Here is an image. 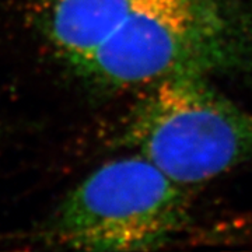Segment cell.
I'll return each instance as SVG.
<instances>
[{
  "mask_svg": "<svg viewBox=\"0 0 252 252\" xmlns=\"http://www.w3.org/2000/svg\"><path fill=\"white\" fill-rule=\"evenodd\" d=\"M80 73L115 93L175 74L252 87V0H133Z\"/></svg>",
  "mask_w": 252,
  "mask_h": 252,
  "instance_id": "cell-1",
  "label": "cell"
},
{
  "mask_svg": "<svg viewBox=\"0 0 252 252\" xmlns=\"http://www.w3.org/2000/svg\"><path fill=\"white\" fill-rule=\"evenodd\" d=\"M124 143L170 180L193 189L252 164V112L200 74L142 89Z\"/></svg>",
  "mask_w": 252,
  "mask_h": 252,
  "instance_id": "cell-2",
  "label": "cell"
},
{
  "mask_svg": "<svg viewBox=\"0 0 252 252\" xmlns=\"http://www.w3.org/2000/svg\"><path fill=\"white\" fill-rule=\"evenodd\" d=\"M192 189L139 153L104 162L67 193L45 241L80 251H156L188 243L195 230Z\"/></svg>",
  "mask_w": 252,
  "mask_h": 252,
  "instance_id": "cell-3",
  "label": "cell"
},
{
  "mask_svg": "<svg viewBox=\"0 0 252 252\" xmlns=\"http://www.w3.org/2000/svg\"><path fill=\"white\" fill-rule=\"evenodd\" d=\"M132 1L48 0L41 27L58 55L80 72L122 23Z\"/></svg>",
  "mask_w": 252,
  "mask_h": 252,
  "instance_id": "cell-4",
  "label": "cell"
},
{
  "mask_svg": "<svg viewBox=\"0 0 252 252\" xmlns=\"http://www.w3.org/2000/svg\"><path fill=\"white\" fill-rule=\"evenodd\" d=\"M235 233L241 243L252 244V210L237 216Z\"/></svg>",
  "mask_w": 252,
  "mask_h": 252,
  "instance_id": "cell-5",
  "label": "cell"
}]
</instances>
